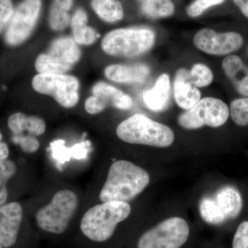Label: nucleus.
<instances>
[{"label":"nucleus","mask_w":248,"mask_h":248,"mask_svg":"<svg viewBox=\"0 0 248 248\" xmlns=\"http://www.w3.org/2000/svg\"><path fill=\"white\" fill-rule=\"evenodd\" d=\"M225 0H195L187 7V14L191 17H197L209 8L221 4Z\"/></svg>","instance_id":"28"},{"label":"nucleus","mask_w":248,"mask_h":248,"mask_svg":"<svg viewBox=\"0 0 248 248\" xmlns=\"http://www.w3.org/2000/svg\"><path fill=\"white\" fill-rule=\"evenodd\" d=\"M17 172L14 161L6 159L0 161V206L6 203L9 197L7 184Z\"/></svg>","instance_id":"24"},{"label":"nucleus","mask_w":248,"mask_h":248,"mask_svg":"<svg viewBox=\"0 0 248 248\" xmlns=\"http://www.w3.org/2000/svg\"><path fill=\"white\" fill-rule=\"evenodd\" d=\"M0 248H4V246H2V244L0 243Z\"/></svg>","instance_id":"38"},{"label":"nucleus","mask_w":248,"mask_h":248,"mask_svg":"<svg viewBox=\"0 0 248 248\" xmlns=\"http://www.w3.org/2000/svg\"><path fill=\"white\" fill-rule=\"evenodd\" d=\"M243 14L248 18V0H233Z\"/></svg>","instance_id":"35"},{"label":"nucleus","mask_w":248,"mask_h":248,"mask_svg":"<svg viewBox=\"0 0 248 248\" xmlns=\"http://www.w3.org/2000/svg\"><path fill=\"white\" fill-rule=\"evenodd\" d=\"M150 73L149 67L144 63L112 64L107 66L104 71L108 79L120 84L143 82L149 76Z\"/></svg>","instance_id":"15"},{"label":"nucleus","mask_w":248,"mask_h":248,"mask_svg":"<svg viewBox=\"0 0 248 248\" xmlns=\"http://www.w3.org/2000/svg\"><path fill=\"white\" fill-rule=\"evenodd\" d=\"M22 218V207L17 202L0 206V243L4 248H11L17 242Z\"/></svg>","instance_id":"13"},{"label":"nucleus","mask_w":248,"mask_h":248,"mask_svg":"<svg viewBox=\"0 0 248 248\" xmlns=\"http://www.w3.org/2000/svg\"><path fill=\"white\" fill-rule=\"evenodd\" d=\"M91 6L104 22L115 23L123 19V6L118 0H92Z\"/></svg>","instance_id":"20"},{"label":"nucleus","mask_w":248,"mask_h":248,"mask_svg":"<svg viewBox=\"0 0 248 248\" xmlns=\"http://www.w3.org/2000/svg\"><path fill=\"white\" fill-rule=\"evenodd\" d=\"M190 229L181 217L166 218L143 232L137 248H182L188 241Z\"/></svg>","instance_id":"6"},{"label":"nucleus","mask_w":248,"mask_h":248,"mask_svg":"<svg viewBox=\"0 0 248 248\" xmlns=\"http://www.w3.org/2000/svg\"><path fill=\"white\" fill-rule=\"evenodd\" d=\"M73 0H53L50 14L49 24L53 30L62 31L71 23L68 11L73 6Z\"/></svg>","instance_id":"21"},{"label":"nucleus","mask_w":248,"mask_h":248,"mask_svg":"<svg viewBox=\"0 0 248 248\" xmlns=\"http://www.w3.org/2000/svg\"><path fill=\"white\" fill-rule=\"evenodd\" d=\"M42 0H23L14 9L4 34L9 46L22 45L30 37L40 17Z\"/></svg>","instance_id":"10"},{"label":"nucleus","mask_w":248,"mask_h":248,"mask_svg":"<svg viewBox=\"0 0 248 248\" xmlns=\"http://www.w3.org/2000/svg\"><path fill=\"white\" fill-rule=\"evenodd\" d=\"M131 213L128 202H108L94 205L84 214L80 223L81 232L94 242L107 241L115 234L119 223Z\"/></svg>","instance_id":"2"},{"label":"nucleus","mask_w":248,"mask_h":248,"mask_svg":"<svg viewBox=\"0 0 248 248\" xmlns=\"http://www.w3.org/2000/svg\"><path fill=\"white\" fill-rule=\"evenodd\" d=\"M27 115L22 112H15L8 119V127L14 135H20L25 131Z\"/></svg>","instance_id":"31"},{"label":"nucleus","mask_w":248,"mask_h":248,"mask_svg":"<svg viewBox=\"0 0 248 248\" xmlns=\"http://www.w3.org/2000/svg\"><path fill=\"white\" fill-rule=\"evenodd\" d=\"M116 133L126 143L156 148L169 147L174 140L172 129L143 114H135L124 120L117 127Z\"/></svg>","instance_id":"3"},{"label":"nucleus","mask_w":248,"mask_h":248,"mask_svg":"<svg viewBox=\"0 0 248 248\" xmlns=\"http://www.w3.org/2000/svg\"><path fill=\"white\" fill-rule=\"evenodd\" d=\"M10 154L9 146L5 142H0V161L8 159Z\"/></svg>","instance_id":"36"},{"label":"nucleus","mask_w":248,"mask_h":248,"mask_svg":"<svg viewBox=\"0 0 248 248\" xmlns=\"http://www.w3.org/2000/svg\"><path fill=\"white\" fill-rule=\"evenodd\" d=\"M46 125L45 120L37 116H28L25 131L32 136H40L45 133Z\"/></svg>","instance_id":"30"},{"label":"nucleus","mask_w":248,"mask_h":248,"mask_svg":"<svg viewBox=\"0 0 248 248\" xmlns=\"http://www.w3.org/2000/svg\"><path fill=\"white\" fill-rule=\"evenodd\" d=\"M174 98L179 107L189 110L201 99L198 88L191 82L187 70L181 68L176 73L174 81Z\"/></svg>","instance_id":"14"},{"label":"nucleus","mask_w":248,"mask_h":248,"mask_svg":"<svg viewBox=\"0 0 248 248\" xmlns=\"http://www.w3.org/2000/svg\"><path fill=\"white\" fill-rule=\"evenodd\" d=\"M36 92L52 96L62 107L71 108L79 102V80L66 74H37L32 80Z\"/></svg>","instance_id":"9"},{"label":"nucleus","mask_w":248,"mask_h":248,"mask_svg":"<svg viewBox=\"0 0 248 248\" xmlns=\"http://www.w3.org/2000/svg\"><path fill=\"white\" fill-rule=\"evenodd\" d=\"M230 116L236 125H248V97L236 99L231 102L229 108Z\"/></svg>","instance_id":"26"},{"label":"nucleus","mask_w":248,"mask_h":248,"mask_svg":"<svg viewBox=\"0 0 248 248\" xmlns=\"http://www.w3.org/2000/svg\"><path fill=\"white\" fill-rule=\"evenodd\" d=\"M92 93L93 95L85 102V109L91 115L100 113L108 107L126 110L133 105L130 96L102 81L93 86Z\"/></svg>","instance_id":"12"},{"label":"nucleus","mask_w":248,"mask_h":248,"mask_svg":"<svg viewBox=\"0 0 248 248\" xmlns=\"http://www.w3.org/2000/svg\"><path fill=\"white\" fill-rule=\"evenodd\" d=\"M225 74L241 95L248 97V67L237 55H228L222 62Z\"/></svg>","instance_id":"17"},{"label":"nucleus","mask_w":248,"mask_h":248,"mask_svg":"<svg viewBox=\"0 0 248 248\" xmlns=\"http://www.w3.org/2000/svg\"><path fill=\"white\" fill-rule=\"evenodd\" d=\"M221 210L226 221L236 218L243 208V200L237 189L232 186H225L219 189L213 197Z\"/></svg>","instance_id":"18"},{"label":"nucleus","mask_w":248,"mask_h":248,"mask_svg":"<svg viewBox=\"0 0 248 248\" xmlns=\"http://www.w3.org/2000/svg\"><path fill=\"white\" fill-rule=\"evenodd\" d=\"M149 183L150 176L145 170L126 160H119L110 166L99 199L102 203L128 202L141 194Z\"/></svg>","instance_id":"1"},{"label":"nucleus","mask_w":248,"mask_h":248,"mask_svg":"<svg viewBox=\"0 0 248 248\" xmlns=\"http://www.w3.org/2000/svg\"><path fill=\"white\" fill-rule=\"evenodd\" d=\"M194 45L209 55H229L239 50L244 44V38L236 32H217L212 29H203L196 33Z\"/></svg>","instance_id":"11"},{"label":"nucleus","mask_w":248,"mask_h":248,"mask_svg":"<svg viewBox=\"0 0 248 248\" xmlns=\"http://www.w3.org/2000/svg\"><path fill=\"white\" fill-rule=\"evenodd\" d=\"M155 33L146 28L115 29L102 39V50L111 56L135 58L146 53L155 45Z\"/></svg>","instance_id":"4"},{"label":"nucleus","mask_w":248,"mask_h":248,"mask_svg":"<svg viewBox=\"0 0 248 248\" xmlns=\"http://www.w3.org/2000/svg\"><path fill=\"white\" fill-rule=\"evenodd\" d=\"M78 207V196L69 190L56 192L48 205L36 214L37 226L42 231L60 234L64 232Z\"/></svg>","instance_id":"5"},{"label":"nucleus","mask_w":248,"mask_h":248,"mask_svg":"<svg viewBox=\"0 0 248 248\" xmlns=\"http://www.w3.org/2000/svg\"><path fill=\"white\" fill-rule=\"evenodd\" d=\"M200 213L202 219L210 225L218 226L227 221L213 197H205L201 201Z\"/></svg>","instance_id":"23"},{"label":"nucleus","mask_w":248,"mask_h":248,"mask_svg":"<svg viewBox=\"0 0 248 248\" xmlns=\"http://www.w3.org/2000/svg\"><path fill=\"white\" fill-rule=\"evenodd\" d=\"M191 82L196 87H206L211 84L214 79V75L211 69L203 63H196L188 71Z\"/></svg>","instance_id":"25"},{"label":"nucleus","mask_w":248,"mask_h":248,"mask_svg":"<svg viewBox=\"0 0 248 248\" xmlns=\"http://www.w3.org/2000/svg\"><path fill=\"white\" fill-rule=\"evenodd\" d=\"M232 248H248V221L240 223L233 237Z\"/></svg>","instance_id":"32"},{"label":"nucleus","mask_w":248,"mask_h":248,"mask_svg":"<svg viewBox=\"0 0 248 248\" xmlns=\"http://www.w3.org/2000/svg\"><path fill=\"white\" fill-rule=\"evenodd\" d=\"M14 11L12 0H0V34L7 27Z\"/></svg>","instance_id":"33"},{"label":"nucleus","mask_w":248,"mask_h":248,"mask_svg":"<svg viewBox=\"0 0 248 248\" xmlns=\"http://www.w3.org/2000/svg\"><path fill=\"white\" fill-rule=\"evenodd\" d=\"M87 14L82 9L76 10L72 16L71 25L73 39L77 44L84 46L92 45L97 40L99 35L93 28L87 25Z\"/></svg>","instance_id":"19"},{"label":"nucleus","mask_w":248,"mask_h":248,"mask_svg":"<svg viewBox=\"0 0 248 248\" xmlns=\"http://www.w3.org/2000/svg\"><path fill=\"white\" fill-rule=\"evenodd\" d=\"M89 142L78 143L75 145L71 149L72 157L75 159H83L86 157L89 149Z\"/></svg>","instance_id":"34"},{"label":"nucleus","mask_w":248,"mask_h":248,"mask_svg":"<svg viewBox=\"0 0 248 248\" xmlns=\"http://www.w3.org/2000/svg\"><path fill=\"white\" fill-rule=\"evenodd\" d=\"M63 140H59L50 143V148L53 151V157L60 164H64L66 161H69L72 157L71 148H66Z\"/></svg>","instance_id":"29"},{"label":"nucleus","mask_w":248,"mask_h":248,"mask_svg":"<svg viewBox=\"0 0 248 248\" xmlns=\"http://www.w3.org/2000/svg\"><path fill=\"white\" fill-rule=\"evenodd\" d=\"M170 96V81L167 74L161 75L156 79L153 89L143 95V101L149 110L159 112L168 107Z\"/></svg>","instance_id":"16"},{"label":"nucleus","mask_w":248,"mask_h":248,"mask_svg":"<svg viewBox=\"0 0 248 248\" xmlns=\"http://www.w3.org/2000/svg\"><path fill=\"white\" fill-rule=\"evenodd\" d=\"M230 117L229 107L221 99L205 97L178 118L182 128L196 130L204 125L218 128L224 125Z\"/></svg>","instance_id":"8"},{"label":"nucleus","mask_w":248,"mask_h":248,"mask_svg":"<svg viewBox=\"0 0 248 248\" xmlns=\"http://www.w3.org/2000/svg\"><path fill=\"white\" fill-rule=\"evenodd\" d=\"M3 135L1 134V131H0V142L2 141Z\"/></svg>","instance_id":"37"},{"label":"nucleus","mask_w":248,"mask_h":248,"mask_svg":"<svg viewBox=\"0 0 248 248\" xmlns=\"http://www.w3.org/2000/svg\"><path fill=\"white\" fill-rule=\"evenodd\" d=\"M141 10L147 17L158 19L172 16L175 8L171 0H143Z\"/></svg>","instance_id":"22"},{"label":"nucleus","mask_w":248,"mask_h":248,"mask_svg":"<svg viewBox=\"0 0 248 248\" xmlns=\"http://www.w3.org/2000/svg\"><path fill=\"white\" fill-rule=\"evenodd\" d=\"M11 141L14 144L19 145L24 153H35L40 148V141L32 135H14Z\"/></svg>","instance_id":"27"},{"label":"nucleus","mask_w":248,"mask_h":248,"mask_svg":"<svg viewBox=\"0 0 248 248\" xmlns=\"http://www.w3.org/2000/svg\"><path fill=\"white\" fill-rule=\"evenodd\" d=\"M81 58V50L74 39L61 37L52 42L48 51L35 60L39 74H65Z\"/></svg>","instance_id":"7"}]
</instances>
